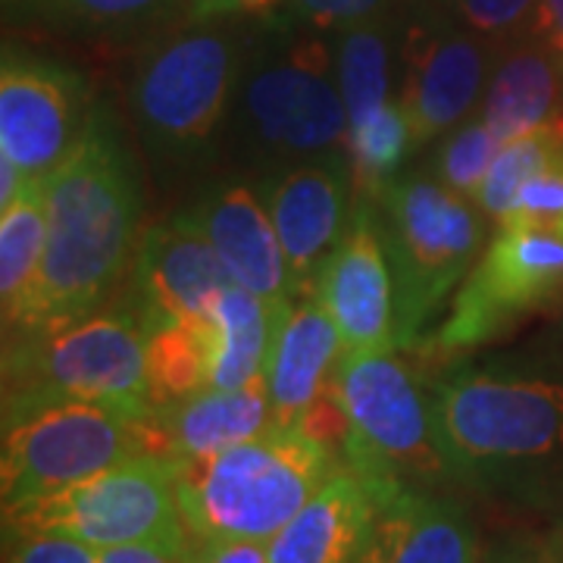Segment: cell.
Segmentation results:
<instances>
[{
    "instance_id": "6da1fadb",
    "label": "cell",
    "mask_w": 563,
    "mask_h": 563,
    "mask_svg": "<svg viewBox=\"0 0 563 563\" xmlns=\"http://www.w3.org/2000/svg\"><path fill=\"white\" fill-rule=\"evenodd\" d=\"M141 181L107 107H95L76 147L47 173V247L22 332H57L110 298L141 244Z\"/></svg>"
},
{
    "instance_id": "7a4b0ae2",
    "label": "cell",
    "mask_w": 563,
    "mask_h": 563,
    "mask_svg": "<svg viewBox=\"0 0 563 563\" xmlns=\"http://www.w3.org/2000/svg\"><path fill=\"white\" fill-rule=\"evenodd\" d=\"M342 463L332 444L279 422L213 457L176 463L188 539L266 544Z\"/></svg>"
},
{
    "instance_id": "3957f363",
    "label": "cell",
    "mask_w": 563,
    "mask_h": 563,
    "mask_svg": "<svg viewBox=\"0 0 563 563\" xmlns=\"http://www.w3.org/2000/svg\"><path fill=\"white\" fill-rule=\"evenodd\" d=\"M229 113L235 132L261 161H269V169L347 157L335 47L310 22L303 29L273 22L244 47Z\"/></svg>"
},
{
    "instance_id": "277c9868",
    "label": "cell",
    "mask_w": 563,
    "mask_h": 563,
    "mask_svg": "<svg viewBox=\"0 0 563 563\" xmlns=\"http://www.w3.org/2000/svg\"><path fill=\"white\" fill-rule=\"evenodd\" d=\"M432 388L454 476H492L563 457V385L501 366H454Z\"/></svg>"
},
{
    "instance_id": "5b68a950",
    "label": "cell",
    "mask_w": 563,
    "mask_h": 563,
    "mask_svg": "<svg viewBox=\"0 0 563 563\" xmlns=\"http://www.w3.org/2000/svg\"><path fill=\"white\" fill-rule=\"evenodd\" d=\"M335 395L344 413L342 457L376 501L454 476L439 442L432 388L398 351L342 354Z\"/></svg>"
},
{
    "instance_id": "8992f818",
    "label": "cell",
    "mask_w": 563,
    "mask_h": 563,
    "mask_svg": "<svg viewBox=\"0 0 563 563\" xmlns=\"http://www.w3.org/2000/svg\"><path fill=\"white\" fill-rule=\"evenodd\" d=\"M373 201L395 276L398 351H410L479 261L488 217L426 169L391 179Z\"/></svg>"
},
{
    "instance_id": "52a82bcc",
    "label": "cell",
    "mask_w": 563,
    "mask_h": 563,
    "mask_svg": "<svg viewBox=\"0 0 563 563\" xmlns=\"http://www.w3.org/2000/svg\"><path fill=\"white\" fill-rule=\"evenodd\" d=\"M76 398L151 417L147 325L135 298L3 347V404Z\"/></svg>"
},
{
    "instance_id": "ba28073f",
    "label": "cell",
    "mask_w": 563,
    "mask_h": 563,
    "mask_svg": "<svg viewBox=\"0 0 563 563\" xmlns=\"http://www.w3.org/2000/svg\"><path fill=\"white\" fill-rule=\"evenodd\" d=\"M147 420L76 398L3 404V507L60 492L129 457L154 454Z\"/></svg>"
},
{
    "instance_id": "9c48e42d",
    "label": "cell",
    "mask_w": 563,
    "mask_h": 563,
    "mask_svg": "<svg viewBox=\"0 0 563 563\" xmlns=\"http://www.w3.org/2000/svg\"><path fill=\"white\" fill-rule=\"evenodd\" d=\"M3 529L60 532L91 548L157 544L188 558L191 539L176 495V461L139 454L60 492L3 507Z\"/></svg>"
},
{
    "instance_id": "30bf717a",
    "label": "cell",
    "mask_w": 563,
    "mask_h": 563,
    "mask_svg": "<svg viewBox=\"0 0 563 563\" xmlns=\"http://www.w3.org/2000/svg\"><path fill=\"white\" fill-rule=\"evenodd\" d=\"M242 54L239 38L213 25L185 29L141 51L129 103L157 154L185 157L213 139L229 117Z\"/></svg>"
},
{
    "instance_id": "8fae6325",
    "label": "cell",
    "mask_w": 563,
    "mask_h": 563,
    "mask_svg": "<svg viewBox=\"0 0 563 563\" xmlns=\"http://www.w3.org/2000/svg\"><path fill=\"white\" fill-rule=\"evenodd\" d=\"M558 303H563V225H498L444 320L422 342L439 354L470 351Z\"/></svg>"
},
{
    "instance_id": "7c38bea8",
    "label": "cell",
    "mask_w": 563,
    "mask_h": 563,
    "mask_svg": "<svg viewBox=\"0 0 563 563\" xmlns=\"http://www.w3.org/2000/svg\"><path fill=\"white\" fill-rule=\"evenodd\" d=\"M492 41L463 29L451 13L426 10L398 38V103L413 151L448 135L479 110L492 76Z\"/></svg>"
},
{
    "instance_id": "4fadbf2b",
    "label": "cell",
    "mask_w": 563,
    "mask_h": 563,
    "mask_svg": "<svg viewBox=\"0 0 563 563\" xmlns=\"http://www.w3.org/2000/svg\"><path fill=\"white\" fill-rule=\"evenodd\" d=\"M88 88L60 63L7 51L0 66V161L25 179L47 176L91 120Z\"/></svg>"
},
{
    "instance_id": "5bb4252c",
    "label": "cell",
    "mask_w": 563,
    "mask_h": 563,
    "mask_svg": "<svg viewBox=\"0 0 563 563\" xmlns=\"http://www.w3.org/2000/svg\"><path fill=\"white\" fill-rule=\"evenodd\" d=\"M354 191L347 157L288 163L263 176L261 198L279 235L291 298L313 295L320 269L351 222Z\"/></svg>"
},
{
    "instance_id": "9a60e30c",
    "label": "cell",
    "mask_w": 563,
    "mask_h": 563,
    "mask_svg": "<svg viewBox=\"0 0 563 563\" xmlns=\"http://www.w3.org/2000/svg\"><path fill=\"white\" fill-rule=\"evenodd\" d=\"M342 354V335L317 295H303L288 303L266 363L273 422L307 429L342 451L344 413L335 395Z\"/></svg>"
},
{
    "instance_id": "2e32d148",
    "label": "cell",
    "mask_w": 563,
    "mask_h": 563,
    "mask_svg": "<svg viewBox=\"0 0 563 563\" xmlns=\"http://www.w3.org/2000/svg\"><path fill=\"white\" fill-rule=\"evenodd\" d=\"M313 295L335 322L344 354L398 351L395 276L373 198L363 201L357 195L351 222L320 269Z\"/></svg>"
},
{
    "instance_id": "e0dca14e",
    "label": "cell",
    "mask_w": 563,
    "mask_h": 563,
    "mask_svg": "<svg viewBox=\"0 0 563 563\" xmlns=\"http://www.w3.org/2000/svg\"><path fill=\"white\" fill-rule=\"evenodd\" d=\"M225 285L232 276L191 210L141 232L132 298L144 320L207 317Z\"/></svg>"
},
{
    "instance_id": "ac0fdd59",
    "label": "cell",
    "mask_w": 563,
    "mask_h": 563,
    "mask_svg": "<svg viewBox=\"0 0 563 563\" xmlns=\"http://www.w3.org/2000/svg\"><path fill=\"white\" fill-rule=\"evenodd\" d=\"M203 235L220 254L235 285L269 303H288L291 282L276 225L261 198V188L244 181L210 185L191 207Z\"/></svg>"
},
{
    "instance_id": "d6986e66",
    "label": "cell",
    "mask_w": 563,
    "mask_h": 563,
    "mask_svg": "<svg viewBox=\"0 0 563 563\" xmlns=\"http://www.w3.org/2000/svg\"><path fill=\"white\" fill-rule=\"evenodd\" d=\"M363 563H483L470 514L429 488H398L376 501Z\"/></svg>"
},
{
    "instance_id": "ffe728a7",
    "label": "cell",
    "mask_w": 563,
    "mask_h": 563,
    "mask_svg": "<svg viewBox=\"0 0 563 563\" xmlns=\"http://www.w3.org/2000/svg\"><path fill=\"white\" fill-rule=\"evenodd\" d=\"M147 422L154 454L176 463L203 461L269 429L273 404L266 379L244 388H201L188 398L154 407Z\"/></svg>"
},
{
    "instance_id": "44dd1931",
    "label": "cell",
    "mask_w": 563,
    "mask_h": 563,
    "mask_svg": "<svg viewBox=\"0 0 563 563\" xmlns=\"http://www.w3.org/2000/svg\"><path fill=\"white\" fill-rule=\"evenodd\" d=\"M376 498L342 463L332 479L266 542L269 563H363Z\"/></svg>"
},
{
    "instance_id": "7402d4cb",
    "label": "cell",
    "mask_w": 563,
    "mask_h": 563,
    "mask_svg": "<svg viewBox=\"0 0 563 563\" xmlns=\"http://www.w3.org/2000/svg\"><path fill=\"white\" fill-rule=\"evenodd\" d=\"M288 303L263 301L235 282L222 288L220 298L207 313L210 322L207 388H244L266 379V363Z\"/></svg>"
},
{
    "instance_id": "603a6c76",
    "label": "cell",
    "mask_w": 563,
    "mask_h": 563,
    "mask_svg": "<svg viewBox=\"0 0 563 563\" xmlns=\"http://www.w3.org/2000/svg\"><path fill=\"white\" fill-rule=\"evenodd\" d=\"M561 110L563 69L539 44L523 41L495 60L476 113L504 144L554 120Z\"/></svg>"
},
{
    "instance_id": "cb8c5ba5",
    "label": "cell",
    "mask_w": 563,
    "mask_h": 563,
    "mask_svg": "<svg viewBox=\"0 0 563 563\" xmlns=\"http://www.w3.org/2000/svg\"><path fill=\"white\" fill-rule=\"evenodd\" d=\"M47 247V176L25 179L0 203V307L7 339L22 332L38 295Z\"/></svg>"
},
{
    "instance_id": "d4e9b609",
    "label": "cell",
    "mask_w": 563,
    "mask_h": 563,
    "mask_svg": "<svg viewBox=\"0 0 563 563\" xmlns=\"http://www.w3.org/2000/svg\"><path fill=\"white\" fill-rule=\"evenodd\" d=\"M332 47H335V69H339V85L347 110V132H351L398 98L395 88L398 47L391 38V29L379 13L339 29Z\"/></svg>"
},
{
    "instance_id": "484cf974",
    "label": "cell",
    "mask_w": 563,
    "mask_h": 563,
    "mask_svg": "<svg viewBox=\"0 0 563 563\" xmlns=\"http://www.w3.org/2000/svg\"><path fill=\"white\" fill-rule=\"evenodd\" d=\"M147 373L154 407L188 398L210 383V322L207 317L144 320Z\"/></svg>"
},
{
    "instance_id": "4316f807",
    "label": "cell",
    "mask_w": 563,
    "mask_h": 563,
    "mask_svg": "<svg viewBox=\"0 0 563 563\" xmlns=\"http://www.w3.org/2000/svg\"><path fill=\"white\" fill-rule=\"evenodd\" d=\"M563 151V110L548 120L539 129L517 135V139L504 141L495 154V161L485 173L483 185L476 191V207L483 210L488 220H501L504 213L510 210V203L517 198V191L523 188L526 181L532 179L536 173H542L548 163L554 161Z\"/></svg>"
},
{
    "instance_id": "83f0119b",
    "label": "cell",
    "mask_w": 563,
    "mask_h": 563,
    "mask_svg": "<svg viewBox=\"0 0 563 563\" xmlns=\"http://www.w3.org/2000/svg\"><path fill=\"white\" fill-rule=\"evenodd\" d=\"M498 147H501L498 135L488 129V122L479 113H473L439 139V147L426 166V173H432L442 185L463 198H476Z\"/></svg>"
},
{
    "instance_id": "f1b7e54d",
    "label": "cell",
    "mask_w": 563,
    "mask_h": 563,
    "mask_svg": "<svg viewBox=\"0 0 563 563\" xmlns=\"http://www.w3.org/2000/svg\"><path fill=\"white\" fill-rule=\"evenodd\" d=\"M495 225H563V151L526 181Z\"/></svg>"
},
{
    "instance_id": "f546056e",
    "label": "cell",
    "mask_w": 563,
    "mask_h": 563,
    "mask_svg": "<svg viewBox=\"0 0 563 563\" xmlns=\"http://www.w3.org/2000/svg\"><path fill=\"white\" fill-rule=\"evenodd\" d=\"M38 7L57 13L63 20L79 22L88 29H122L161 16L173 0H35Z\"/></svg>"
},
{
    "instance_id": "4dcf8cb0",
    "label": "cell",
    "mask_w": 563,
    "mask_h": 563,
    "mask_svg": "<svg viewBox=\"0 0 563 563\" xmlns=\"http://www.w3.org/2000/svg\"><path fill=\"white\" fill-rule=\"evenodd\" d=\"M539 0H448V13L485 41L523 32Z\"/></svg>"
},
{
    "instance_id": "1f68e13d",
    "label": "cell",
    "mask_w": 563,
    "mask_h": 563,
    "mask_svg": "<svg viewBox=\"0 0 563 563\" xmlns=\"http://www.w3.org/2000/svg\"><path fill=\"white\" fill-rule=\"evenodd\" d=\"M3 563H101V551L60 532L3 529Z\"/></svg>"
},
{
    "instance_id": "d6a6232c",
    "label": "cell",
    "mask_w": 563,
    "mask_h": 563,
    "mask_svg": "<svg viewBox=\"0 0 563 563\" xmlns=\"http://www.w3.org/2000/svg\"><path fill=\"white\" fill-rule=\"evenodd\" d=\"M385 0H291L298 20L320 32H339L344 25L369 20L383 10Z\"/></svg>"
},
{
    "instance_id": "836d02e7",
    "label": "cell",
    "mask_w": 563,
    "mask_h": 563,
    "mask_svg": "<svg viewBox=\"0 0 563 563\" xmlns=\"http://www.w3.org/2000/svg\"><path fill=\"white\" fill-rule=\"evenodd\" d=\"M483 563H563V529L554 536H510L483 551Z\"/></svg>"
},
{
    "instance_id": "e575fe53",
    "label": "cell",
    "mask_w": 563,
    "mask_h": 563,
    "mask_svg": "<svg viewBox=\"0 0 563 563\" xmlns=\"http://www.w3.org/2000/svg\"><path fill=\"white\" fill-rule=\"evenodd\" d=\"M526 41L539 44L563 69V0H539L523 29Z\"/></svg>"
},
{
    "instance_id": "d590c367",
    "label": "cell",
    "mask_w": 563,
    "mask_h": 563,
    "mask_svg": "<svg viewBox=\"0 0 563 563\" xmlns=\"http://www.w3.org/2000/svg\"><path fill=\"white\" fill-rule=\"evenodd\" d=\"M185 563H269L263 542H195Z\"/></svg>"
},
{
    "instance_id": "8d00e7d4",
    "label": "cell",
    "mask_w": 563,
    "mask_h": 563,
    "mask_svg": "<svg viewBox=\"0 0 563 563\" xmlns=\"http://www.w3.org/2000/svg\"><path fill=\"white\" fill-rule=\"evenodd\" d=\"M101 563H185V558L157 544H117L101 548Z\"/></svg>"
},
{
    "instance_id": "74e56055",
    "label": "cell",
    "mask_w": 563,
    "mask_h": 563,
    "mask_svg": "<svg viewBox=\"0 0 563 563\" xmlns=\"http://www.w3.org/2000/svg\"><path fill=\"white\" fill-rule=\"evenodd\" d=\"M188 7H191V16L198 22L213 20V7H217V0H188Z\"/></svg>"
}]
</instances>
